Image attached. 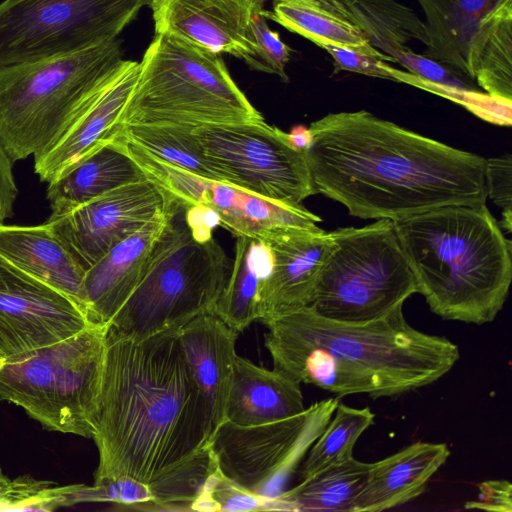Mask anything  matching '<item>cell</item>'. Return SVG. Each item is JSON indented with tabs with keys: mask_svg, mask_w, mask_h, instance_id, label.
Instances as JSON below:
<instances>
[{
	"mask_svg": "<svg viewBox=\"0 0 512 512\" xmlns=\"http://www.w3.org/2000/svg\"><path fill=\"white\" fill-rule=\"evenodd\" d=\"M316 194L362 219L394 222L447 205H484L485 158L378 118L329 113L309 126Z\"/></svg>",
	"mask_w": 512,
	"mask_h": 512,
	"instance_id": "cell-1",
	"label": "cell"
},
{
	"mask_svg": "<svg viewBox=\"0 0 512 512\" xmlns=\"http://www.w3.org/2000/svg\"><path fill=\"white\" fill-rule=\"evenodd\" d=\"M211 436L178 329L132 339L108 326L93 417L94 483L129 477L150 485L207 448Z\"/></svg>",
	"mask_w": 512,
	"mask_h": 512,
	"instance_id": "cell-2",
	"label": "cell"
},
{
	"mask_svg": "<svg viewBox=\"0 0 512 512\" xmlns=\"http://www.w3.org/2000/svg\"><path fill=\"white\" fill-rule=\"evenodd\" d=\"M274 368L338 397H393L434 383L460 358L444 336L412 327L403 306L366 322L324 317L311 306L260 320Z\"/></svg>",
	"mask_w": 512,
	"mask_h": 512,
	"instance_id": "cell-3",
	"label": "cell"
},
{
	"mask_svg": "<svg viewBox=\"0 0 512 512\" xmlns=\"http://www.w3.org/2000/svg\"><path fill=\"white\" fill-rule=\"evenodd\" d=\"M394 224L434 314L476 325L496 318L512 280V246L486 204L447 205Z\"/></svg>",
	"mask_w": 512,
	"mask_h": 512,
	"instance_id": "cell-4",
	"label": "cell"
},
{
	"mask_svg": "<svg viewBox=\"0 0 512 512\" xmlns=\"http://www.w3.org/2000/svg\"><path fill=\"white\" fill-rule=\"evenodd\" d=\"M115 38L0 68V145L12 163L46 152L90 106L123 60Z\"/></svg>",
	"mask_w": 512,
	"mask_h": 512,
	"instance_id": "cell-5",
	"label": "cell"
},
{
	"mask_svg": "<svg viewBox=\"0 0 512 512\" xmlns=\"http://www.w3.org/2000/svg\"><path fill=\"white\" fill-rule=\"evenodd\" d=\"M263 120L219 54L169 34H155L119 119L133 125H206Z\"/></svg>",
	"mask_w": 512,
	"mask_h": 512,
	"instance_id": "cell-6",
	"label": "cell"
},
{
	"mask_svg": "<svg viewBox=\"0 0 512 512\" xmlns=\"http://www.w3.org/2000/svg\"><path fill=\"white\" fill-rule=\"evenodd\" d=\"M166 194L168 219L148 269L108 325L124 337L143 339L214 313L230 273L232 263L219 243L196 240L185 204Z\"/></svg>",
	"mask_w": 512,
	"mask_h": 512,
	"instance_id": "cell-7",
	"label": "cell"
},
{
	"mask_svg": "<svg viewBox=\"0 0 512 512\" xmlns=\"http://www.w3.org/2000/svg\"><path fill=\"white\" fill-rule=\"evenodd\" d=\"M108 325L15 358H0V400L49 431L92 438Z\"/></svg>",
	"mask_w": 512,
	"mask_h": 512,
	"instance_id": "cell-8",
	"label": "cell"
},
{
	"mask_svg": "<svg viewBox=\"0 0 512 512\" xmlns=\"http://www.w3.org/2000/svg\"><path fill=\"white\" fill-rule=\"evenodd\" d=\"M336 247L319 276L311 306L320 315L344 322L383 317L417 293L394 221L338 228Z\"/></svg>",
	"mask_w": 512,
	"mask_h": 512,
	"instance_id": "cell-9",
	"label": "cell"
},
{
	"mask_svg": "<svg viewBox=\"0 0 512 512\" xmlns=\"http://www.w3.org/2000/svg\"><path fill=\"white\" fill-rule=\"evenodd\" d=\"M149 1L4 0L0 2V68L118 38Z\"/></svg>",
	"mask_w": 512,
	"mask_h": 512,
	"instance_id": "cell-10",
	"label": "cell"
},
{
	"mask_svg": "<svg viewBox=\"0 0 512 512\" xmlns=\"http://www.w3.org/2000/svg\"><path fill=\"white\" fill-rule=\"evenodd\" d=\"M191 134L224 183L293 206L316 194L306 152L264 119L195 127Z\"/></svg>",
	"mask_w": 512,
	"mask_h": 512,
	"instance_id": "cell-11",
	"label": "cell"
},
{
	"mask_svg": "<svg viewBox=\"0 0 512 512\" xmlns=\"http://www.w3.org/2000/svg\"><path fill=\"white\" fill-rule=\"evenodd\" d=\"M339 397L314 403L278 421L242 426L223 422L208 446L218 470L247 490L272 499L330 421Z\"/></svg>",
	"mask_w": 512,
	"mask_h": 512,
	"instance_id": "cell-12",
	"label": "cell"
},
{
	"mask_svg": "<svg viewBox=\"0 0 512 512\" xmlns=\"http://www.w3.org/2000/svg\"><path fill=\"white\" fill-rule=\"evenodd\" d=\"M117 138L147 179L186 206L210 208L235 236L264 240L284 228L314 229L321 221L302 205L271 201L228 183L199 177L153 157L120 135Z\"/></svg>",
	"mask_w": 512,
	"mask_h": 512,
	"instance_id": "cell-13",
	"label": "cell"
},
{
	"mask_svg": "<svg viewBox=\"0 0 512 512\" xmlns=\"http://www.w3.org/2000/svg\"><path fill=\"white\" fill-rule=\"evenodd\" d=\"M92 324L67 295L0 258V358L22 356Z\"/></svg>",
	"mask_w": 512,
	"mask_h": 512,
	"instance_id": "cell-14",
	"label": "cell"
},
{
	"mask_svg": "<svg viewBox=\"0 0 512 512\" xmlns=\"http://www.w3.org/2000/svg\"><path fill=\"white\" fill-rule=\"evenodd\" d=\"M167 194L149 179L103 194L45 224L86 271L111 248L162 214Z\"/></svg>",
	"mask_w": 512,
	"mask_h": 512,
	"instance_id": "cell-15",
	"label": "cell"
},
{
	"mask_svg": "<svg viewBox=\"0 0 512 512\" xmlns=\"http://www.w3.org/2000/svg\"><path fill=\"white\" fill-rule=\"evenodd\" d=\"M266 0H150L155 34H169L246 64L256 52L252 19Z\"/></svg>",
	"mask_w": 512,
	"mask_h": 512,
	"instance_id": "cell-16",
	"label": "cell"
},
{
	"mask_svg": "<svg viewBox=\"0 0 512 512\" xmlns=\"http://www.w3.org/2000/svg\"><path fill=\"white\" fill-rule=\"evenodd\" d=\"M416 1L428 36L422 55L475 83L479 54L499 21L512 13V0Z\"/></svg>",
	"mask_w": 512,
	"mask_h": 512,
	"instance_id": "cell-17",
	"label": "cell"
},
{
	"mask_svg": "<svg viewBox=\"0 0 512 512\" xmlns=\"http://www.w3.org/2000/svg\"><path fill=\"white\" fill-rule=\"evenodd\" d=\"M264 241L272 265L260 290V319L309 306L321 271L336 247L333 232L291 227Z\"/></svg>",
	"mask_w": 512,
	"mask_h": 512,
	"instance_id": "cell-18",
	"label": "cell"
},
{
	"mask_svg": "<svg viewBox=\"0 0 512 512\" xmlns=\"http://www.w3.org/2000/svg\"><path fill=\"white\" fill-rule=\"evenodd\" d=\"M138 72V61L123 59L111 80L82 115L54 145L34 157V170L42 182L53 181L116 137L121 130L119 119L133 91Z\"/></svg>",
	"mask_w": 512,
	"mask_h": 512,
	"instance_id": "cell-19",
	"label": "cell"
},
{
	"mask_svg": "<svg viewBox=\"0 0 512 512\" xmlns=\"http://www.w3.org/2000/svg\"><path fill=\"white\" fill-rule=\"evenodd\" d=\"M167 219L168 205L162 214L119 242L86 270L84 290L92 323L109 325L135 291L148 269Z\"/></svg>",
	"mask_w": 512,
	"mask_h": 512,
	"instance_id": "cell-20",
	"label": "cell"
},
{
	"mask_svg": "<svg viewBox=\"0 0 512 512\" xmlns=\"http://www.w3.org/2000/svg\"><path fill=\"white\" fill-rule=\"evenodd\" d=\"M369 44L407 72L428 82L450 86L455 75L439 63L414 52V41L428 44L424 21L395 0H342Z\"/></svg>",
	"mask_w": 512,
	"mask_h": 512,
	"instance_id": "cell-21",
	"label": "cell"
},
{
	"mask_svg": "<svg viewBox=\"0 0 512 512\" xmlns=\"http://www.w3.org/2000/svg\"><path fill=\"white\" fill-rule=\"evenodd\" d=\"M237 335L215 313L202 314L178 328L186 362L207 404L212 434L226 421Z\"/></svg>",
	"mask_w": 512,
	"mask_h": 512,
	"instance_id": "cell-22",
	"label": "cell"
},
{
	"mask_svg": "<svg viewBox=\"0 0 512 512\" xmlns=\"http://www.w3.org/2000/svg\"><path fill=\"white\" fill-rule=\"evenodd\" d=\"M450 456L446 443L418 441L374 463L353 512H380L419 497Z\"/></svg>",
	"mask_w": 512,
	"mask_h": 512,
	"instance_id": "cell-23",
	"label": "cell"
},
{
	"mask_svg": "<svg viewBox=\"0 0 512 512\" xmlns=\"http://www.w3.org/2000/svg\"><path fill=\"white\" fill-rule=\"evenodd\" d=\"M0 258L67 295L87 314L86 271L45 223L38 226L0 224Z\"/></svg>",
	"mask_w": 512,
	"mask_h": 512,
	"instance_id": "cell-24",
	"label": "cell"
},
{
	"mask_svg": "<svg viewBox=\"0 0 512 512\" xmlns=\"http://www.w3.org/2000/svg\"><path fill=\"white\" fill-rule=\"evenodd\" d=\"M144 179L141 167L115 137L48 183L50 218L67 214L103 194Z\"/></svg>",
	"mask_w": 512,
	"mask_h": 512,
	"instance_id": "cell-25",
	"label": "cell"
},
{
	"mask_svg": "<svg viewBox=\"0 0 512 512\" xmlns=\"http://www.w3.org/2000/svg\"><path fill=\"white\" fill-rule=\"evenodd\" d=\"M300 383L285 373L236 355L226 405V421L251 426L305 411Z\"/></svg>",
	"mask_w": 512,
	"mask_h": 512,
	"instance_id": "cell-26",
	"label": "cell"
},
{
	"mask_svg": "<svg viewBox=\"0 0 512 512\" xmlns=\"http://www.w3.org/2000/svg\"><path fill=\"white\" fill-rule=\"evenodd\" d=\"M261 14L318 47L332 44L394 63L369 44L342 0H272V10Z\"/></svg>",
	"mask_w": 512,
	"mask_h": 512,
	"instance_id": "cell-27",
	"label": "cell"
},
{
	"mask_svg": "<svg viewBox=\"0 0 512 512\" xmlns=\"http://www.w3.org/2000/svg\"><path fill=\"white\" fill-rule=\"evenodd\" d=\"M271 265V252L264 241L236 236L234 260L214 310L236 332L260 319V290Z\"/></svg>",
	"mask_w": 512,
	"mask_h": 512,
	"instance_id": "cell-28",
	"label": "cell"
},
{
	"mask_svg": "<svg viewBox=\"0 0 512 512\" xmlns=\"http://www.w3.org/2000/svg\"><path fill=\"white\" fill-rule=\"evenodd\" d=\"M369 469L354 457L327 466L272 498L271 511L353 512Z\"/></svg>",
	"mask_w": 512,
	"mask_h": 512,
	"instance_id": "cell-29",
	"label": "cell"
},
{
	"mask_svg": "<svg viewBox=\"0 0 512 512\" xmlns=\"http://www.w3.org/2000/svg\"><path fill=\"white\" fill-rule=\"evenodd\" d=\"M117 135L167 164L202 178L222 182L202 155L191 128L133 125L122 127Z\"/></svg>",
	"mask_w": 512,
	"mask_h": 512,
	"instance_id": "cell-30",
	"label": "cell"
},
{
	"mask_svg": "<svg viewBox=\"0 0 512 512\" xmlns=\"http://www.w3.org/2000/svg\"><path fill=\"white\" fill-rule=\"evenodd\" d=\"M368 407L353 408L338 403L330 421L309 448L299 469L302 479L332 464L353 457V449L363 432L374 424Z\"/></svg>",
	"mask_w": 512,
	"mask_h": 512,
	"instance_id": "cell-31",
	"label": "cell"
},
{
	"mask_svg": "<svg viewBox=\"0 0 512 512\" xmlns=\"http://www.w3.org/2000/svg\"><path fill=\"white\" fill-rule=\"evenodd\" d=\"M217 464L209 448H205L186 464L161 480L149 485L153 501L139 510L191 511V505L199 496Z\"/></svg>",
	"mask_w": 512,
	"mask_h": 512,
	"instance_id": "cell-32",
	"label": "cell"
},
{
	"mask_svg": "<svg viewBox=\"0 0 512 512\" xmlns=\"http://www.w3.org/2000/svg\"><path fill=\"white\" fill-rule=\"evenodd\" d=\"M475 83L492 97L512 101V13L499 21L481 50Z\"/></svg>",
	"mask_w": 512,
	"mask_h": 512,
	"instance_id": "cell-33",
	"label": "cell"
},
{
	"mask_svg": "<svg viewBox=\"0 0 512 512\" xmlns=\"http://www.w3.org/2000/svg\"><path fill=\"white\" fill-rule=\"evenodd\" d=\"M272 499L255 494L225 477L218 469L206 481L191 511H271Z\"/></svg>",
	"mask_w": 512,
	"mask_h": 512,
	"instance_id": "cell-34",
	"label": "cell"
},
{
	"mask_svg": "<svg viewBox=\"0 0 512 512\" xmlns=\"http://www.w3.org/2000/svg\"><path fill=\"white\" fill-rule=\"evenodd\" d=\"M66 506L85 502H111L129 509L139 510L141 506L153 501L148 484L129 477H120L94 483L67 485Z\"/></svg>",
	"mask_w": 512,
	"mask_h": 512,
	"instance_id": "cell-35",
	"label": "cell"
},
{
	"mask_svg": "<svg viewBox=\"0 0 512 512\" xmlns=\"http://www.w3.org/2000/svg\"><path fill=\"white\" fill-rule=\"evenodd\" d=\"M252 31L256 43V52L246 64L250 70L277 75L282 82H288L286 65L292 49L285 44L279 33L270 29L267 19L261 12L252 19Z\"/></svg>",
	"mask_w": 512,
	"mask_h": 512,
	"instance_id": "cell-36",
	"label": "cell"
},
{
	"mask_svg": "<svg viewBox=\"0 0 512 512\" xmlns=\"http://www.w3.org/2000/svg\"><path fill=\"white\" fill-rule=\"evenodd\" d=\"M52 485L53 482L37 480L29 475L12 480L0 469V510L28 511Z\"/></svg>",
	"mask_w": 512,
	"mask_h": 512,
	"instance_id": "cell-37",
	"label": "cell"
},
{
	"mask_svg": "<svg viewBox=\"0 0 512 512\" xmlns=\"http://www.w3.org/2000/svg\"><path fill=\"white\" fill-rule=\"evenodd\" d=\"M334 61L333 72L349 71L370 77L391 80L389 65L381 59L332 44H321Z\"/></svg>",
	"mask_w": 512,
	"mask_h": 512,
	"instance_id": "cell-38",
	"label": "cell"
},
{
	"mask_svg": "<svg viewBox=\"0 0 512 512\" xmlns=\"http://www.w3.org/2000/svg\"><path fill=\"white\" fill-rule=\"evenodd\" d=\"M485 184L489 197L502 210H512V157L505 154L485 159Z\"/></svg>",
	"mask_w": 512,
	"mask_h": 512,
	"instance_id": "cell-39",
	"label": "cell"
},
{
	"mask_svg": "<svg viewBox=\"0 0 512 512\" xmlns=\"http://www.w3.org/2000/svg\"><path fill=\"white\" fill-rule=\"evenodd\" d=\"M478 497L465 503L466 509L493 512L512 511V485L507 480H486L478 485Z\"/></svg>",
	"mask_w": 512,
	"mask_h": 512,
	"instance_id": "cell-40",
	"label": "cell"
},
{
	"mask_svg": "<svg viewBox=\"0 0 512 512\" xmlns=\"http://www.w3.org/2000/svg\"><path fill=\"white\" fill-rule=\"evenodd\" d=\"M17 195L12 162L0 145V224L12 215Z\"/></svg>",
	"mask_w": 512,
	"mask_h": 512,
	"instance_id": "cell-41",
	"label": "cell"
},
{
	"mask_svg": "<svg viewBox=\"0 0 512 512\" xmlns=\"http://www.w3.org/2000/svg\"><path fill=\"white\" fill-rule=\"evenodd\" d=\"M185 218L193 237L198 241H208L213 238L212 231L220 224L214 211L200 205L186 206Z\"/></svg>",
	"mask_w": 512,
	"mask_h": 512,
	"instance_id": "cell-42",
	"label": "cell"
},
{
	"mask_svg": "<svg viewBox=\"0 0 512 512\" xmlns=\"http://www.w3.org/2000/svg\"><path fill=\"white\" fill-rule=\"evenodd\" d=\"M290 143L298 150L307 151L311 143V134L309 128L304 126L294 127L290 133H287Z\"/></svg>",
	"mask_w": 512,
	"mask_h": 512,
	"instance_id": "cell-43",
	"label": "cell"
}]
</instances>
